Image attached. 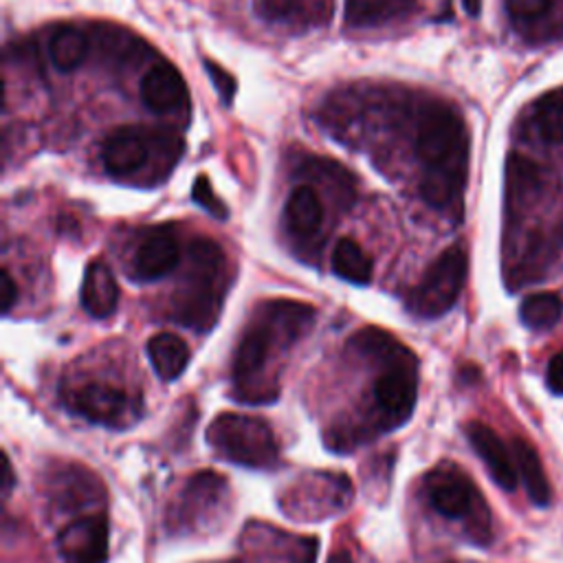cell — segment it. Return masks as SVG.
Wrapping results in <instances>:
<instances>
[{"label":"cell","mask_w":563,"mask_h":563,"mask_svg":"<svg viewBox=\"0 0 563 563\" xmlns=\"http://www.w3.org/2000/svg\"><path fill=\"white\" fill-rule=\"evenodd\" d=\"M414 150L423 165L425 203L445 214L460 210L468 167V133L460 113L447 104H427L418 117Z\"/></svg>","instance_id":"obj_1"},{"label":"cell","mask_w":563,"mask_h":563,"mask_svg":"<svg viewBox=\"0 0 563 563\" xmlns=\"http://www.w3.org/2000/svg\"><path fill=\"white\" fill-rule=\"evenodd\" d=\"M313 320L315 309L311 304L291 300L266 302L258 309L234 354V386L238 399L249 403L277 399V388L264 379L273 350L298 341L311 328Z\"/></svg>","instance_id":"obj_2"},{"label":"cell","mask_w":563,"mask_h":563,"mask_svg":"<svg viewBox=\"0 0 563 563\" xmlns=\"http://www.w3.org/2000/svg\"><path fill=\"white\" fill-rule=\"evenodd\" d=\"M183 150V137L172 128L124 126L111 133L102 159L115 180L152 187L172 174Z\"/></svg>","instance_id":"obj_3"},{"label":"cell","mask_w":563,"mask_h":563,"mask_svg":"<svg viewBox=\"0 0 563 563\" xmlns=\"http://www.w3.org/2000/svg\"><path fill=\"white\" fill-rule=\"evenodd\" d=\"M185 258L183 285L174 296V320L185 328L208 333L216 326L227 296V258L208 238H195Z\"/></svg>","instance_id":"obj_4"},{"label":"cell","mask_w":563,"mask_h":563,"mask_svg":"<svg viewBox=\"0 0 563 563\" xmlns=\"http://www.w3.org/2000/svg\"><path fill=\"white\" fill-rule=\"evenodd\" d=\"M214 451L234 464L271 468L279 460L277 442L266 421L245 414H221L208 429Z\"/></svg>","instance_id":"obj_5"},{"label":"cell","mask_w":563,"mask_h":563,"mask_svg":"<svg viewBox=\"0 0 563 563\" xmlns=\"http://www.w3.org/2000/svg\"><path fill=\"white\" fill-rule=\"evenodd\" d=\"M468 258L460 245L445 249L427 268L421 285L412 289L408 309L421 320H438L458 302L466 282Z\"/></svg>","instance_id":"obj_6"},{"label":"cell","mask_w":563,"mask_h":563,"mask_svg":"<svg viewBox=\"0 0 563 563\" xmlns=\"http://www.w3.org/2000/svg\"><path fill=\"white\" fill-rule=\"evenodd\" d=\"M372 397L386 429L405 425L414 414L418 397L416 359L410 356L397 363H388V370L372 386Z\"/></svg>","instance_id":"obj_7"},{"label":"cell","mask_w":563,"mask_h":563,"mask_svg":"<svg viewBox=\"0 0 563 563\" xmlns=\"http://www.w3.org/2000/svg\"><path fill=\"white\" fill-rule=\"evenodd\" d=\"M425 493L429 504L449 520H462L476 511L480 502L478 489L458 466L438 464L425 478Z\"/></svg>","instance_id":"obj_8"},{"label":"cell","mask_w":563,"mask_h":563,"mask_svg":"<svg viewBox=\"0 0 563 563\" xmlns=\"http://www.w3.org/2000/svg\"><path fill=\"white\" fill-rule=\"evenodd\" d=\"M109 541V517L104 513L84 515L60 530L58 550L64 563H107Z\"/></svg>","instance_id":"obj_9"},{"label":"cell","mask_w":563,"mask_h":563,"mask_svg":"<svg viewBox=\"0 0 563 563\" xmlns=\"http://www.w3.org/2000/svg\"><path fill=\"white\" fill-rule=\"evenodd\" d=\"M64 403L75 416L100 425L122 423L133 408L122 388L102 381H88L64 390Z\"/></svg>","instance_id":"obj_10"},{"label":"cell","mask_w":563,"mask_h":563,"mask_svg":"<svg viewBox=\"0 0 563 563\" xmlns=\"http://www.w3.org/2000/svg\"><path fill=\"white\" fill-rule=\"evenodd\" d=\"M180 264V247L172 225L146 232L133 255V275L141 282H157Z\"/></svg>","instance_id":"obj_11"},{"label":"cell","mask_w":563,"mask_h":563,"mask_svg":"<svg viewBox=\"0 0 563 563\" xmlns=\"http://www.w3.org/2000/svg\"><path fill=\"white\" fill-rule=\"evenodd\" d=\"M141 100L154 115L185 113L190 104L183 75L167 62L154 64L141 79Z\"/></svg>","instance_id":"obj_12"},{"label":"cell","mask_w":563,"mask_h":563,"mask_svg":"<svg viewBox=\"0 0 563 563\" xmlns=\"http://www.w3.org/2000/svg\"><path fill=\"white\" fill-rule=\"evenodd\" d=\"M466 438L472 442V447L476 449V453L483 458V462L487 464L491 478L496 480V485L504 491H515L517 489V466H515V458L513 453H509L506 445L502 442V438L485 423H468L466 425Z\"/></svg>","instance_id":"obj_13"},{"label":"cell","mask_w":563,"mask_h":563,"mask_svg":"<svg viewBox=\"0 0 563 563\" xmlns=\"http://www.w3.org/2000/svg\"><path fill=\"white\" fill-rule=\"evenodd\" d=\"M79 300L84 311L96 320H107L117 311L120 287L109 264L96 260L86 266Z\"/></svg>","instance_id":"obj_14"},{"label":"cell","mask_w":563,"mask_h":563,"mask_svg":"<svg viewBox=\"0 0 563 563\" xmlns=\"http://www.w3.org/2000/svg\"><path fill=\"white\" fill-rule=\"evenodd\" d=\"M541 192L539 167L522 157L511 154L506 161V210L511 216L524 214Z\"/></svg>","instance_id":"obj_15"},{"label":"cell","mask_w":563,"mask_h":563,"mask_svg":"<svg viewBox=\"0 0 563 563\" xmlns=\"http://www.w3.org/2000/svg\"><path fill=\"white\" fill-rule=\"evenodd\" d=\"M285 225L296 240H311L324 225V205L309 185H300L291 192L285 208Z\"/></svg>","instance_id":"obj_16"},{"label":"cell","mask_w":563,"mask_h":563,"mask_svg":"<svg viewBox=\"0 0 563 563\" xmlns=\"http://www.w3.org/2000/svg\"><path fill=\"white\" fill-rule=\"evenodd\" d=\"M416 0H346V25L354 29L381 27L405 18Z\"/></svg>","instance_id":"obj_17"},{"label":"cell","mask_w":563,"mask_h":563,"mask_svg":"<svg viewBox=\"0 0 563 563\" xmlns=\"http://www.w3.org/2000/svg\"><path fill=\"white\" fill-rule=\"evenodd\" d=\"M148 359L157 372V377L163 381H176L185 367L190 365V346H187L178 335L159 333L154 335L148 346Z\"/></svg>","instance_id":"obj_18"},{"label":"cell","mask_w":563,"mask_h":563,"mask_svg":"<svg viewBox=\"0 0 563 563\" xmlns=\"http://www.w3.org/2000/svg\"><path fill=\"white\" fill-rule=\"evenodd\" d=\"M511 449H513L517 474H520L530 500L537 506H548L552 500V489H550V483L546 476V468L539 460V453L533 449L530 442H526L522 438H515Z\"/></svg>","instance_id":"obj_19"},{"label":"cell","mask_w":563,"mask_h":563,"mask_svg":"<svg viewBox=\"0 0 563 563\" xmlns=\"http://www.w3.org/2000/svg\"><path fill=\"white\" fill-rule=\"evenodd\" d=\"M300 167L304 176L317 180L320 185H326L328 192L343 210L354 203V178L341 163L330 159H309Z\"/></svg>","instance_id":"obj_20"},{"label":"cell","mask_w":563,"mask_h":563,"mask_svg":"<svg viewBox=\"0 0 563 563\" xmlns=\"http://www.w3.org/2000/svg\"><path fill=\"white\" fill-rule=\"evenodd\" d=\"M333 271L337 277L356 287H367L372 282V260L352 238H341L333 253Z\"/></svg>","instance_id":"obj_21"},{"label":"cell","mask_w":563,"mask_h":563,"mask_svg":"<svg viewBox=\"0 0 563 563\" xmlns=\"http://www.w3.org/2000/svg\"><path fill=\"white\" fill-rule=\"evenodd\" d=\"M88 55V38L75 27H60L49 42V58L62 73L75 71Z\"/></svg>","instance_id":"obj_22"},{"label":"cell","mask_w":563,"mask_h":563,"mask_svg":"<svg viewBox=\"0 0 563 563\" xmlns=\"http://www.w3.org/2000/svg\"><path fill=\"white\" fill-rule=\"evenodd\" d=\"M533 126L548 143H563V92H548L533 111Z\"/></svg>","instance_id":"obj_23"},{"label":"cell","mask_w":563,"mask_h":563,"mask_svg":"<svg viewBox=\"0 0 563 563\" xmlns=\"http://www.w3.org/2000/svg\"><path fill=\"white\" fill-rule=\"evenodd\" d=\"M563 315V302L554 293H535L524 300L520 309V317L524 326L533 330H548L552 328Z\"/></svg>","instance_id":"obj_24"},{"label":"cell","mask_w":563,"mask_h":563,"mask_svg":"<svg viewBox=\"0 0 563 563\" xmlns=\"http://www.w3.org/2000/svg\"><path fill=\"white\" fill-rule=\"evenodd\" d=\"M192 199H195V203H199L208 214H212V216L218 218V221H225V218L229 216L225 203L216 197L214 187H212V183L208 180L205 174H201V176L197 178V183H195V187H192Z\"/></svg>","instance_id":"obj_25"},{"label":"cell","mask_w":563,"mask_h":563,"mask_svg":"<svg viewBox=\"0 0 563 563\" xmlns=\"http://www.w3.org/2000/svg\"><path fill=\"white\" fill-rule=\"evenodd\" d=\"M552 0H506V12L515 23H533L550 12Z\"/></svg>","instance_id":"obj_26"},{"label":"cell","mask_w":563,"mask_h":563,"mask_svg":"<svg viewBox=\"0 0 563 563\" xmlns=\"http://www.w3.org/2000/svg\"><path fill=\"white\" fill-rule=\"evenodd\" d=\"M205 71L210 73L212 84L218 90L223 104L232 107L234 98H236V90H238V84H236L234 75L227 68H223L218 62H214V60H205Z\"/></svg>","instance_id":"obj_27"},{"label":"cell","mask_w":563,"mask_h":563,"mask_svg":"<svg viewBox=\"0 0 563 563\" xmlns=\"http://www.w3.org/2000/svg\"><path fill=\"white\" fill-rule=\"evenodd\" d=\"M546 384L554 395H563V350L550 359L546 370Z\"/></svg>","instance_id":"obj_28"},{"label":"cell","mask_w":563,"mask_h":563,"mask_svg":"<svg viewBox=\"0 0 563 563\" xmlns=\"http://www.w3.org/2000/svg\"><path fill=\"white\" fill-rule=\"evenodd\" d=\"M0 291H3V302H0V306H3L5 315H10V311L18 300V287L8 268H3V273H0Z\"/></svg>","instance_id":"obj_29"},{"label":"cell","mask_w":563,"mask_h":563,"mask_svg":"<svg viewBox=\"0 0 563 563\" xmlns=\"http://www.w3.org/2000/svg\"><path fill=\"white\" fill-rule=\"evenodd\" d=\"M14 483H16V478H14L12 460H10V455L5 453V455H3V496H5V498H10V496H12Z\"/></svg>","instance_id":"obj_30"},{"label":"cell","mask_w":563,"mask_h":563,"mask_svg":"<svg viewBox=\"0 0 563 563\" xmlns=\"http://www.w3.org/2000/svg\"><path fill=\"white\" fill-rule=\"evenodd\" d=\"M462 5H464V12L468 14V16H480V10H483V0H462Z\"/></svg>","instance_id":"obj_31"},{"label":"cell","mask_w":563,"mask_h":563,"mask_svg":"<svg viewBox=\"0 0 563 563\" xmlns=\"http://www.w3.org/2000/svg\"><path fill=\"white\" fill-rule=\"evenodd\" d=\"M328 563H352V556H350L346 550H339V552H335V554L330 556Z\"/></svg>","instance_id":"obj_32"}]
</instances>
